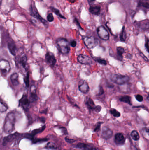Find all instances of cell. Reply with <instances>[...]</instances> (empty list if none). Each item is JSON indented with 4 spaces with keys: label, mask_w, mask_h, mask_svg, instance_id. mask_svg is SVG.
<instances>
[{
    "label": "cell",
    "mask_w": 149,
    "mask_h": 150,
    "mask_svg": "<svg viewBox=\"0 0 149 150\" xmlns=\"http://www.w3.org/2000/svg\"><path fill=\"white\" fill-rule=\"evenodd\" d=\"M141 54V57H142V58H143V59H144L146 61L148 62V58H147V57H146V56H145V55L143 54L142 53H141V54Z\"/></svg>",
    "instance_id": "42"
},
{
    "label": "cell",
    "mask_w": 149,
    "mask_h": 150,
    "mask_svg": "<svg viewBox=\"0 0 149 150\" xmlns=\"http://www.w3.org/2000/svg\"><path fill=\"white\" fill-rule=\"evenodd\" d=\"M141 134L145 139L148 140H149V129L148 128H144L143 129H142Z\"/></svg>",
    "instance_id": "26"
},
{
    "label": "cell",
    "mask_w": 149,
    "mask_h": 150,
    "mask_svg": "<svg viewBox=\"0 0 149 150\" xmlns=\"http://www.w3.org/2000/svg\"><path fill=\"white\" fill-rule=\"evenodd\" d=\"M10 66L9 62L5 60L0 61V71L3 75H6L9 73Z\"/></svg>",
    "instance_id": "7"
},
{
    "label": "cell",
    "mask_w": 149,
    "mask_h": 150,
    "mask_svg": "<svg viewBox=\"0 0 149 150\" xmlns=\"http://www.w3.org/2000/svg\"><path fill=\"white\" fill-rule=\"evenodd\" d=\"M57 44L59 52L63 54H67L70 51L69 42L66 39L59 38L57 40Z\"/></svg>",
    "instance_id": "2"
},
{
    "label": "cell",
    "mask_w": 149,
    "mask_h": 150,
    "mask_svg": "<svg viewBox=\"0 0 149 150\" xmlns=\"http://www.w3.org/2000/svg\"><path fill=\"white\" fill-rule=\"evenodd\" d=\"M8 109V107L7 105L1 100L0 99V112H4Z\"/></svg>",
    "instance_id": "23"
},
{
    "label": "cell",
    "mask_w": 149,
    "mask_h": 150,
    "mask_svg": "<svg viewBox=\"0 0 149 150\" xmlns=\"http://www.w3.org/2000/svg\"><path fill=\"white\" fill-rule=\"evenodd\" d=\"M30 101L28 98L27 95H23L21 99L19 100V105L21 106L25 111H28L29 108Z\"/></svg>",
    "instance_id": "8"
},
{
    "label": "cell",
    "mask_w": 149,
    "mask_h": 150,
    "mask_svg": "<svg viewBox=\"0 0 149 150\" xmlns=\"http://www.w3.org/2000/svg\"><path fill=\"white\" fill-rule=\"evenodd\" d=\"M16 117L15 113L10 112L9 113L5 119L3 129L5 133H10L15 129Z\"/></svg>",
    "instance_id": "1"
},
{
    "label": "cell",
    "mask_w": 149,
    "mask_h": 150,
    "mask_svg": "<svg viewBox=\"0 0 149 150\" xmlns=\"http://www.w3.org/2000/svg\"><path fill=\"white\" fill-rule=\"evenodd\" d=\"M85 45L89 49L94 48L98 45V40L93 37H85L83 38Z\"/></svg>",
    "instance_id": "4"
},
{
    "label": "cell",
    "mask_w": 149,
    "mask_h": 150,
    "mask_svg": "<svg viewBox=\"0 0 149 150\" xmlns=\"http://www.w3.org/2000/svg\"><path fill=\"white\" fill-rule=\"evenodd\" d=\"M126 38H127V35H126V32L125 30V27L123 26L122 30L121 32L120 35V39L121 41L124 42L126 41Z\"/></svg>",
    "instance_id": "25"
},
{
    "label": "cell",
    "mask_w": 149,
    "mask_h": 150,
    "mask_svg": "<svg viewBox=\"0 0 149 150\" xmlns=\"http://www.w3.org/2000/svg\"><path fill=\"white\" fill-rule=\"evenodd\" d=\"M27 58L25 55L22 56L17 60L18 65L22 66L23 68L26 69L27 67Z\"/></svg>",
    "instance_id": "18"
},
{
    "label": "cell",
    "mask_w": 149,
    "mask_h": 150,
    "mask_svg": "<svg viewBox=\"0 0 149 150\" xmlns=\"http://www.w3.org/2000/svg\"><path fill=\"white\" fill-rule=\"evenodd\" d=\"M24 83L26 85V86L28 87L29 86V73H27V75L24 79Z\"/></svg>",
    "instance_id": "34"
},
{
    "label": "cell",
    "mask_w": 149,
    "mask_h": 150,
    "mask_svg": "<svg viewBox=\"0 0 149 150\" xmlns=\"http://www.w3.org/2000/svg\"><path fill=\"white\" fill-rule=\"evenodd\" d=\"M97 34L101 39L108 40L109 39V34L108 31L103 25L99 26L97 29Z\"/></svg>",
    "instance_id": "5"
},
{
    "label": "cell",
    "mask_w": 149,
    "mask_h": 150,
    "mask_svg": "<svg viewBox=\"0 0 149 150\" xmlns=\"http://www.w3.org/2000/svg\"><path fill=\"white\" fill-rule=\"evenodd\" d=\"M50 9L53 12H54V13H55L56 15H57V16H59V17L61 18L65 19L66 18L60 13V11H59V10L57 9L56 8H53V7H50Z\"/></svg>",
    "instance_id": "29"
},
{
    "label": "cell",
    "mask_w": 149,
    "mask_h": 150,
    "mask_svg": "<svg viewBox=\"0 0 149 150\" xmlns=\"http://www.w3.org/2000/svg\"><path fill=\"white\" fill-rule=\"evenodd\" d=\"M36 91V86L34 85L32 86L31 87L30 96L29 98V100L31 102H35L37 100L38 96Z\"/></svg>",
    "instance_id": "14"
},
{
    "label": "cell",
    "mask_w": 149,
    "mask_h": 150,
    "mask_svg": "<svg viewBox=\"0 0 149 150\" xmlns=\"http://www.w3.org/2000/svg\"><path fill=\"white\" fill-rule=\"evenodd\" d=\"M131 98L130 96H124L121 97L120 98V100L122 102H124V103H127L130 105H132L131 102Z\"/></svg>",
    "instance_id": "22"
},
{
    "label": "cell",
    "mask_w": 149,
    "mask_h": 150,
    "mask_svg": "<svg viewBox=\"0 0 149 150\" xmlns=\"http://www.w3.org/2000/svg\"><path fill=\"white\" fill-rule=\"evenodd\" d=\"M68 1L71 3H74L76 1V0H68Z\"/></svg>",
    "instance_id": "43"
},
{
    "label": "cell",
    "mask_w": 149,
    "mask_h": 150,
    "mask_svg": "<svg viewBox=\"0 0 149 150\" xmlns=\"http://www.w3.org/2000/svg\"><path fill=\"white\" fill-rule=\"evenodd\" d=\"M31 15L33 16V17L36 18V19L39 20L41 23H43L44 25H48V23H47V21H45L44 18H43L42 17L40 16V15L38 14V12L36 8V6H35V4H31Z\"/></svg>",
    "instance_id": "6"
},
{
    "label": "cell",
    "mask_w": 149,
    "mask_h": 150,
    "mask_svg": "<svg viewBox=\"0 0 149 150\" xmlns=\"http://www.w3.org/2000/svg\"><path fill=\"white\" fill-rule=\"evenodd\" d=\"M101 135H102V137L104 139H110L113 136V132L110 129L105 127L102 128Z\"/></svg>",
    "instance_id": "12"
},
{
    "label": "cell",
    "mask_w": 149,
    "mask_h": 150,
    "mask_svg": "<svg viewBox=\"0 0 149 150\" xmlns=\"http://www.w3.org/2000/svg\"><path fill=\"white\" fill-rule=\"evenodd\" d=\"M79 62L83 65H90L93 63V61L90 57L85 54H80L78 57Z\"/></svg>",
    "instance_id": "9"
},
{
    "label": "cell",
    "mask_w": 149,
    "mask_h": 150,
    "mask_svg": "<svg viewBox=\"0 0 149 150\" xmlns=\"http://www.w3.org/2000/svg\"><path fill=\"white\" fill-rule=\"evenodd\" d=\"M91 1H95V0H91Z\"/></svg>",
    "instance_id": "45"
},
{
    "label": "cell",
    "mask_w": 149,
    "mask_h": 150,
    "mask_svg": "<svg viewBox=\"0 0 149 150\" xmlns=\"http://www.w3.org/2000/svg\"><path fill=\"white\" fill-rule=\"evenodd\" d=\"M135 98L136 100L139 101V102H142V101H143V97L141 95L137 94V95H136Z\"/></svg>",
    "instance_id": "35"
},
{
    "label": "cell",
    "mask_w": 149,
    "mask_h": 150,
    "mask_svg": "<svg viewBox=\"0 0 149 150\" xmlns=\"http://www.w3.org/2000/svg\"><path fill=\"white\" fill-rule=\"evenodd\" d=\"M65 139V141L69 143H73L75 142V140H73V139H70V138L67 137H66Z\"/></svg>",
    "instance_id": "38"
},
{
    "label": "cell",
    "mask_w": 149,
    "mask_h": 150,
    "mask_svg": "<svg viewBox=\"0 0 149 150\" xmlns=\"http://www.w3.org/2000/svg\"><path fill=\"white\" fill-rule=\"evenodd\" d=\"M116 51L118 57L120 59V60H122L123 58V54L125 52V49L122 47H117Z\"/></svg>",
    "instance_id": "21"
},
{
    "label": "cell",
    "mask_w": 149,
    "mask_h": 150,
    "mask_svg": "<svg viewBox=\"0 0 149 150\" xmlns=\"http://www.w3.org/2000/svg\"><path fill=\"white\" fill-rule=\"evenodd\" d=\"M74 22H75L76 24H77V25H78V27H79L80 29H82V28H81V26H80V24L78 20L77 19V18H74Z\"/></svg>",
    "instance_id": "41"
},
{
    "label": "cell",
    "mask_w": 149,
    "mask_h": 150,
    "mask_svg": "<svg viewBox=\"0 0 149 150\" xmlns=\"http://www.w3.org/2000/svg\"><path fill=\"white\" fill-rule=\"evenodd\" d=\"M77 147L82 150H97V149L93 145L85 143H79Z\"/></svg>",
    "instance_id": "15"
},
{
    "label": "cell",
    "mask_w": 149,
    "mask_h": 150,
    "mask_svg": "<svg viewBox=\"0 0 149 150\" xmlns=\"http://www.w3.org/2000/svg\"><path fill=\"white\" fill-rule=\"evenodd\" d=\"M110 79L112 82L117 84L121 85L128 82L129 80V77L126 75L113 74L111 76Z\"/></svg>",
    "instance_id": "3"
},
{
    "label": "cell",
    "mask_w": 149,
    "mask_h": 150,
    "mask_svg": "<svg viewBox=\"0 0 149 150\" xmlns=\"http://www.w3.org/2000/svg\"><path fill=\"white\" fill-rule=\"evenodd\" d=\"M79 90L83 93H86L89 91V86L86 81L82 80L79 85Z\"/></svg>",
    "instance_id": "13"
},
{
    "label": "cell",
    "mask_w": 149,
    "mask_h": 150,
    "mask_svg": "<svg viewBox=\"0 0 149 150\" xmlns=\"http://www.w3.org/2000/svg\"><path fill=\"white\" fill-rule=\"evenodd\" d=\"M45 60L46 63L51 67H54L57 62L54 54L50 52H48L45 54Z\"/></svg>",
    "instance_id": "10"
},
{
    "label": "cell",
    "mask_w": 149,
    "mask_h": 150,
    "mask_svg": "<svg viewBox=\"0 0 149 150\" xmlns=\"http://www.w3.org/2000/svg\"><path fill=\"white\" fill-rule=\"evenodd\" d=\"M114 141L117 145H124L126 141V137L122 133H117L115 136Z\"/></svg>",
    "instance_id": "11"
},
{
    "label": "cell",
    "mask_w": 149,
    "mask_h": 150,
    "mask_svg": "<svg viewBox=\"0 0 149 150\" xmlns=\"http://www.w3.org/2000/svg\"><path fill=\"white\" fill-rule=\"evenodd\" d=\"M2 0H0V4H1V3Z\"/></svg>",
    "instance_id": "44"
},
{
    "label": "cell",
    "mask_w": 149,
    "mask_h": 150,
    "mask_svg": "<svg viewBox=\"0 0 149 150\" xmlns=\"http://www.w3.org/2000/svg\"><path fill=\"white\" fill-rule=\"evenodd\" d=\"M85 104L90 110H94L96 107L93 100L90 97H87L85 99Z\"/></svg>",
    "instance_id": "16"
},
{
    "label": "cell",
    "mask_w": 149,
    "mask_h": 150,
    "mask_svg": "<svg viewBox=\"0 0 149 150\" xmlns=\"http://www.w3.org/2000/svg\"><path fill=\"white\" fill-rule=\"evenodd\" d=\"M110 112L111 114L113 115V116L116 118L120 117L121 116V114L120 112L117 111V110L114 108H112L110 110Z\"/></svg>",
    "instance_id": "27"
},
{
    "label": "cell",
    "mask_w": 149,
    "mask_h": 150,
    "mask_svg": "<svg viewBox=\"0 0 149 150\" xmlns=\"http://www.w3.org/2000/svg\"><path fill=\"white\" fill-rule=\"evenodd\" d=\"M101 106H96L95 108H94V111L97 112H99L101 111Z\"/></svg>",
    "instance_id": "39"
},
{
    "label": "cell",
    "mask_w": 149,
    "mask_h": 150,
    "mask_svg": "<svg viewBox=\"0 0 149 150\" xmlns=\"http://www.w3.org/2000/svg\"><path fill=\"white\" fill-rule=\"evenodd\" d=\"M45 148L48 149L55 150L57 149V146L54 143L50 142L46 144Z\"/></svg>",
    "instance_id": "30"
},
{
    "label": "cell",
    "mask_w": 149,
    "mask_h": 150,
    "mask_svg": "<svg viewBox=\"0 0 149 150\" xmlns=\"http://www.w3.org/2000/svg\"><path fill=\"white\" fill-rule=\"evenodd\" d=\"M131 136L132 139L134 141H137L140 139V136L137 131L133 130L131 133Z\"/></svg>",
    "instance_id": "24"
},
{
    "label": "cell",
    "mask_w": 149,
    "mask_h": 150,
    "mask_svg": "<svg viewBox=\"0 0 149 150\" xmlns=\"http://www.w3.org/2000/svg\"><path fill=\"white\" fill-rule=\"evenodd\" d=\"M139 6H142L143 8H146L148 9L149 7V3L148 1H141L139 2Z\"/></svg>",
    "instance_id": "31"
},
{
    "label": "cell",
    "mask_w": 149,
    "mask_h": 150,
    "mask_svg": "<svg viewBox=\"0 0 149 150\" xmlns=\"http://www.w3.org/2000/svg\"><path fill=\"white\" fill-rule=\"evenodd\" d=\"M149 39L147 37H145V48L148 52H149Z\"/></svg>",
    "instance_id": "32"
},
{
    "label": "cell",
    "mask_w": 149,
    "mask_h": 150,
    "mask_svg": "<svg viewBox=\"0 0 149 150\" xmlns=\"http://www.w3.org/2000/svg\"><path fill=\"white\" fill-rule=\"evenodd\" d=\"M8 48L12 55H15L17 52V48L15 45L14 43H12V42L9 43L8 44Z\"/></svg>",
    "instance_id": "20"
},
{
    "label": "cell",
    "mask_w": 149,
    "mask_h": 150,
    "mask_svg": "<svg viewBox=\"0 0 149 150\" xmlns=\"http://www.w3.org/2000/svg\"><path fill=\"white\" fill-rule=\"evenodd\" d=\"M47 21L50 22H52L54 20V17L52 13L48 14L47 16Z\"/></svg>",
    "instance_id": "33"
},
{
    "label": "cell",
    "mask_w": 149,
    "mask_h": 150,
    "mask_svg": "<svg viewBox=\"0 0 149 150\" xmlns=\"http://www.w3.org/2000/svg\"><path fill=\"white\" fill-rule=\"evenodd\" d=\"M104 93V91L103 90V88L101 86H100L99 90V93L97 94V96H99Z\"/></svg>",
    "instance_id": "37"
},
{
    "label": "cell",
    "mask_w": 149,
    "mask_h": 150,
    "mask_svg": "<svg viewBox=\"0 0 149 150\" xmlns=\"http://www.w3.org/2000/svg\"><path fill=\"white\" fill-rule=\"evenodd\" d=\"M89 12L93 15H99L100 13L101 8L99 6H90Z\"/></svg>",
    "instance_id": "17"
},
{
    "label": "cell",
    "mask_w": 149,
    "mask_h": 150,
    "mask_svg": "<svg viewBox=\"0 0 149 150\" xmlns=\"http://www.w3.org/2000/svg\"><path fill=\"white\" fill-rule=\"evenodd\" d=\"M102 123V122H98L96 125L95 128H94V131L95 132H98V131H99L100 129L101 126V124Z\"/></svg>",
    "instance_id": "36"
},
{
    "label": "cell",
    "mask_w": 149,
    "mask_h": 150,
    "mask_svg": "<svg viewBox=\"0 0 149 150\" xmlns=\"http://www.w3.org/2000/svg\"><path fill=\"white\" fill-rule=\"evenodd\" d=\"M94 59L95 61L97 62L98 63H100L101 65L106 66L107 64V62L105 59H101V58H99V57H94Z\"/></svg>",
    "instance_id": "28"
},
{
    "label": "cell",
    "mask_w": 149,
    "mask_h": 150,
    "mask_svg": "<svg viewBox=\"0 0 149 150\" xmlns=\"http://www.w3.org/2000/svg\"><path fill=\"white\" fill-rule=\"evenodd\" d=\"M10 80L12 84L15 86H17L19 85L18 81V75L17 73H14L10 76Z\"/></svg>",
    "instance_id": "19"
},
{
    "label": "cell",
    "mask_w": 149,
    "mask_h": 150,
    "mask_svg": "<svg viewBox=\"0 0 149 150\" xmlns=\"http://www.w3.org/2000/svg\"><path fill=\"white\" fill-rule=\"evenodd\" d=\"M71 44V46L72 47H74L77 45V42L75 40H72V41H71V44Z\"/></svg>",
    "instance_id": "40"
}]
</instances>
